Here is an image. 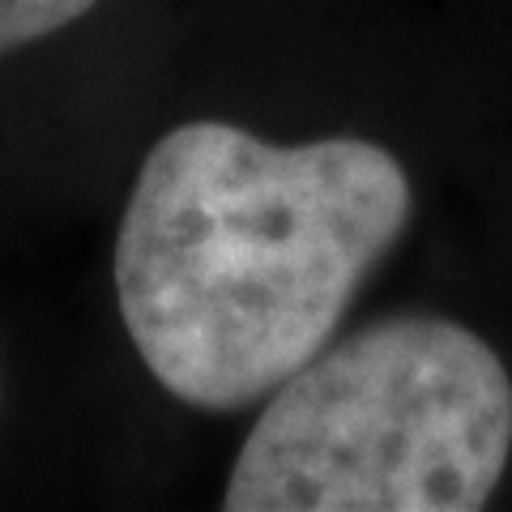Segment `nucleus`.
<instances>
[{"label": "nucleus", "mask_w": 512, "mask_h": 512, "mask_svg": "<svg viewBox=\"0 0 512 512\" xmlns=\"http://www.w3.org/2000/svg\"><path fill=\"white\" fill-rule=\"evenodd\" d=\"M410 214L406 167L367 137L278 146L188 120L154 141L120 218L128 342L192 410L261 402L333 342Z\"/></svg>", "instance_id": "nucleus-1"}, {"label": "nucleus", "mask_w": 512, "mask_h": 512, "mask_svg": "<svg viewBox=\"0 0 512 512\" xmlns=\"http://www.w3.org/2000/svg\"><path fill=\"white\" fill-rule=\"evenodd\" d=\"M512 457V376L470 325L389 316L286 376L244 436L227 512H474Z\"/></svg>", "instance_id": "nucleus-2"}, {"label": "nucleus", "mask_w": 512, "mask_h": 512, "mask_svg": "<svg viewBox=\"0 0 512 512\" xmlns=\"http://www.w3.org/2000/svg\"><path fill=\"white\" fill-rule=\"evenodd\" d=\"M99 0H0V56L73 26Z\"/></svg>", "instance_id": "nucleus-3"}]
</instances>
